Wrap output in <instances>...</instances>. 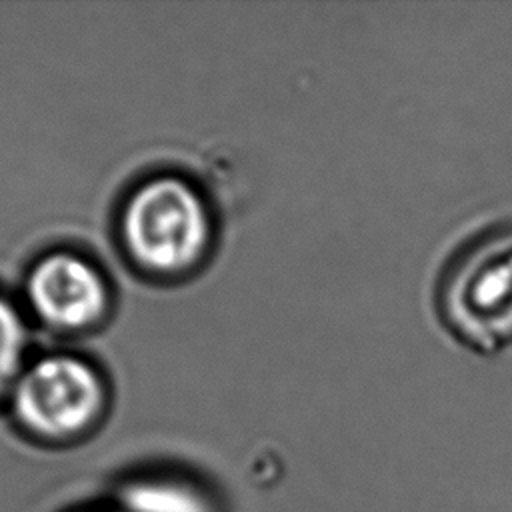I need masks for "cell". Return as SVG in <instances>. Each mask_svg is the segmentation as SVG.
I'll return each instance as SVG.
<instances>
[{
    "label": "cell",
    "mask_w": 512,
    "mask_h": 512,
    "mask_svg": "<svg viewBox=\"0 0 512 512\" xmlns=\"http://www.w3.org/2000/svg\"><path fill=\"white\" fill-rule=\"evenodd\" d=\"M120 236L146 272L180 274L208 250L212 218L202 194L180 176H156L134 188L122 208Z\"/></svg>",
    "instance_id": "cell-1"
},
{
    "label": "cell",
    "mask_w": 512,
    "mask_h": 512,
    "mask_svg": "<svg viewBox=\"0 0 512 512\" xmlns=\"http://www.w3.org/2000/svg\"><path fill=\"white\" fill-rule=\"evenodd\" d=\"M10 398L22 428L40 438L64 440L96 424L106 388L88 360L58 352L26 364Z\"/></svg>",
    "instance_id": "cell-2"
},
{
    "label": "cell",
    "mask_w": 512,
    "mask_h": 512,
    "mask_svg": "<svg viewBox=\"0 0 512 512\" xmlns=\"http://www.w3.org/2000/svg\"><path fill=\"white\" fill-rule=\"evenodd\" d=\"M450 322L480 346L512 338V230L480 242L446 286Z\"/></svg>",
    "instance_id": "cell-3"
},
{
    "label": "cell",
    "mask_w": 512,
    "mask_h": 512,
    "mask_svg": "<svg viewBox=\"0 0 512 512\" xmlns=\"http://www.w3.org/2000/svg\"><path fill=\"white\" fill-rule=\"evenodd\" d=\"M26 298L38 320L60 332H78L104 318L110 290L104 274L86 256L56 250L34 262Z\"/></svg>",
    "instance_id": "cell-4"
},
{
    "label": "cell",
    "mask_w": 512,
    "mask_h": 512,
    "mask_svg": "<svg viewBox=\"0 0 512 512\" xmlns=\"http://www.w3.org/2000/svg\"><path fill=\"white\" fill-rule=\"evenodd\" d=\"M118 512H220L214 496L196 480L172 472H146L126 480L118 492Z\"/></svg>",
    "instance_id": "cell-5"
},
{
    "label": "cell",
    "mask_w": 512,
    "mask_h": 512,
    "mask_svg": "<svg viewBox=\"0 0 512 512\" xmlns=\"http://www.w3.org/2000/svg\"><path fill=\"white\" fill-rule=\"evenodd\" d=\"M28 330L20 310L0 294V398L10 396L26 368Z\"/></svg>",
    "instance_id": "cell-6"
},
{
    "label": "cell",
    "mask_w": 512,
    "mask_h": 512,
    "mask_svg": "<svg viewBox=\"0 0 512 512\" xmlns=\"http://www.w3.org/2000/svg\"><path fill=\"white\" fill-rule=\"evenodd\" d=\"M92 512H118L116 508H110V510H92Z\"/></svg>",
    "instance_id": "cell-7"
}]
</instances>
